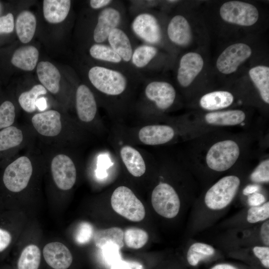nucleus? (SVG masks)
I'll use <instances>...</instances> for the list:
<instances>
[{
    "label": "nucleus",
    "mask_w": 269,
    "mask_h": 269,
    "mask_svg": "<svg viewBox=\"0 0 269 269\" xmlns=\"http://www.w3.org/2000/svg\"><path fill=\"white\" fill-rule=\"evenodd\" d=\"M34 162L27 155L13 158L3 167L2 181L9 191L18 193L28 185L33 171Z\"/></svg>",
    "instance_id": "f257e3e1"
},
{
    "label": "nucleus",
    "mask_w": 269,
    "mask_h": 269,
    "mask_svg": "<svg viewBox=\"0 0 269 269\" xmlns=\"http://www.w3.org/2000/svg\"><path fill=\"white\" fill-rule=\"evenodd\" d=\"M92 85L99 91L109 96H118L126 89L128 81L120 71L101 66H93L88 72Z\"/></svg>",
    "instance_id": "f03ea898"
},
{
    "label": "nucleus",
    "mask_w": 269,
    "mask_h": 269,
    "mask_svg": "<svg viewBox=\"0 0 269 269\" xmlns=\"http://www.w3.org/2000/svg\"><path fill=\"white\" fill-rule=\"evenodd\" d=\"M111 203L116 212L130 221L139 222L145 217L143 205L128 187H117L112 195Z\"/></svg>",
    "instance_id": "7ed1b4c3"
},
{
    "label": "nucleus",
    "mask_w": 269,
    "mask_h": 269,
    "mask_svg": "<svg viewBox=\"0 0 269 269\" xmlns=\"http://www.w3.org/2000/svg\"><path fill=\"white\" fill-rule=\"evenodd\" d=\"M240 185L239 178L235 175L222 177L207 191L204 201L212 210H221L231 203Z\"/></svg>",
    "instance_id": "20e7f679"
},
{
    "label": "nucleus",
    "mask_w": 269,
    "mask_h": 269,
    "mask_svg": "<svg viewBox=\"0 0 269 269\" xmlns=\"http://www.w3.org/2000/svg\"><path fill=\"white\" fill-rule=\"evenodd\" d=\"M240 155V148L234 140L227 139L218 141L209 149L206 162L211 169L221 172L230 168Z\"/></svg>",
    "instance_id": "39448f33"
},
{
    "label": "nucleus",
    "mask_w": 269,
    "mask_h": 269,
    "mask_svg": "<svg viewBox=\"0 0 269 269\" xmlns=\"http://www.w3.org/2000/svg\"><path fill=\"white\" fill-rule=\"evenodd\" d=\"M220 15L225 21L234 24L249 26L258 20L259 13L254 5L241 1L224 3L220 8Z\"/></svg>",
    "instance_id": "423d86ee"
},
{
    "label": "nucleus",
    "mask_w": 269,
    "mask_h": 269,
    "mask_svg": "<svg viewBox=\"0 0 269 269\" xmlns=\"http://www.w3.org/2000/svg\"><path fill=\"white\" fill-rule=\"evenodd\" d=\"M151 201L156 212L164 218H174L179 211V196L173 187L168 183H160L154 188Z\"/></svg>",
    "instance_id": "0eeeda50"
},
{
    "label": "nucleus",
    "mask_w": 269,
    "mask_h": 269,
    "mask_svg": "<svg viewBox=\"0 0 269 269\" xmlns=\"http://www.w3.org/2000/svg\"><path fill=\"white\" fill-rule=\"evenodd\" d=\"M50 170L54 182L62 190L71 189L75 183L77 171L72 158L60 153L54 155L50 161Z\"/></svg>",
    "instance_id": "6e6552de"
},
{
    "label": "nucleus",
    "mask_w": 269,
    "mask_h": 269,
    "mask_svg": "<svg viewBox=\"0 0 269 269\" xmlns=\"http://www.w3.org/2000/svg\"><path fill=\"white\" fill-rule=\"evenodd\" d=\"M31 123L35 131L47 138H58L63 134L64 122L58 111L49 110L34 114Z\"/></svg>",
    "instance_id": "1a4fd4ad"
},
{
    "label": "nucleus",
    "mask_w": 269,
    "mask_h": 269,
    "mask_svg": "<svg viewBox=\"0 0 269 269\" xmlns=\"http://www.w3.org/2000/svg\"><path fill=\"white\" fill-rule=\"evenodd\" d=\"M252 53L248 45L243 43H234L227 47L219 56L216 67L222 74L233 73L250 57Z\"/></svg>",
    "instance_id": "9d476101"
},
{
    "label": "nucleus",
    "mask_w": 269,
    "mask_h": 269,
    "mask_svg": "<svg viewBox=\"0 0 269 269\" xmlns=\"http://www.w3.org/2000/svg\"><path fill=\"white\" fill-rule=\"evenodd\" d=\"M131 28L134 34L146 44L153 45L161 40V31L156 18L152 14L143 12L133 20Z\"/></svg>",
    "instance_id": "9b49d317"
},
{
    "label": "nucleus",
    "mask_w": 269,
    "mask_h": 269,
    "mask_svg": "<svg viewBox=\"0 0 269 269\" xmlns=\"http://www.w3.org/2000/svg\"><path fill=\"white\" fill-rule=\"evenodd\" d=\"M24 138L23 131L15 125L0 131V167L14 157Z\"/></svg>",
    "instance_id": "f8f14e48"
},
{
    "label": "nucleus",
    "mask_w": 269,
    "mask_h": 269,
    "mask_svg": "<svg viewBox=\"0 0 269 269\" xmlns=\"http://www.w3.org/2000/svg\"><path fill=\"white\" fill-rule=\"evenodd\" d=\"M144 94L148 100L162 110L170 108L176 97L174 88L170 83L164 81H154L149 83L145 88Z\"/></svg>",
    "instance_id": "ddd939ff"
},
{
    "label": "nucleus",
    "mask_w": 269,
    "mask_h": 269,
    "mask_svg": "<svg viewBox=\"0 0 269 269\" xmlns=\"http://www.w3.org/2000/svg\"><path fill=\"white\" fill-rule=\"evenodd\" d=\"M204 65L202 56L196 52H188L180 59L177 79L183 87L189 86L201 71Z\"/></svg>",
    "instance_id": "4468645a"
},
{
    "label": "nucleus",
    "mask_w": 269,
    "mask_h": 269,
    "mask_svg": "<svg viewBox=\"0 0 269 269\" xmlns=\"http://www.w3.org/2000/svg\"><path fill=\"white\" fill-rule=\"evenodd\" d=\"M121 14L117 8L108 6L100 12L93 32V39L96 43H103L107 40L111 31L119 27Z\"/></svg>",
    "instance_id": "2eb2a0df"
},
{
    "label": "nucleus",
    "mask_w": 269,
    "mask_h": 269,
    "mask_svg": "<svg viewBox=\"0 0 269 269\" xmlns=\"http://www.w3.org/2000/svg\"><path fill=\"white\" fill-rule=\"evenodd\" d=\"M76 109L79 119L90 123L95 118L97 106L93 93L85 85L79 86L76 92Z\"/></svg>",
    "instance_id": "dca6fc26"
},
{
    "label": "nucleus",
    "mask_w": 269,
    "mask_h": 269,
    "mask_svg": "<svg viewBox=\"0 0 269 269\" xmlns=\"http://www.w3.org/2000/svg\"><path fill=\"white\" fill-rule=\"evenodd\" d=\"M43 255L47 264L54 269H67L73 261L70 250L60 242H51L46 245Z\"/></svg>",
    "instance_id": "f3484780"
},
{
    "label": "nucleus",
    "mask_w": 269,
    "mask_h": 269,
    "mask_svg": "<svg viewBox=\"0 0 269 269\" xmlns=\"http://www.w3.org/2000/svg\"><path fill=\"white\" fill-rule=\"evenodd\" d=\"M175 134L173 128L167 125H154L142 127L138 132V138L143 143L155 145L167 143Z\"/></svg>",
    "instance_id": "a211bd4d"
},
{
    "label": "nucleus",
    "mask_w": 269,
    "mask_h": 269,
    "mask_svg": "<svg viewBox=\"0 0 269 269\" xmlns=\"http://www.w3.org/2000/svg\"><path fill=\"white\" fill-rule=\"evenodd\" d=\"M167 33L170 40L179 46L188 45L192 39L190 25L186 18L181 15H176L171 19Z\"/></svg>",
    "instance_id": "6ab92c4d"
},
{
    "label": "nucleus",
    "mask_w": 269,
    "mask_h": 269,
    "mask_svg": "<svg viewBox=\"0 0 269 269\" xmlns=\"http://www.w3.org/2000/svg\"><path fill=\"white\" fill-rule=\"evenodd\" d=\"M36 72L41 85L50 93L56 94L60 89L61 75L58 69L48 61L38 63Z\"/></svg>",
    "instance_id": "aec40b11"
},
{
    "label": "nucleus",
    "mask_w": 269,
    "mask_h": 269,
    "mask_svg": "<svg viewBox=\"0 0 269 269\" xmlns=\"http://www.w3.org/2000/svg\"><path fill=\"white\" fill-rule=\"evenodd\" d=\"M107 41L109 45L121 57L122 61H131L133 52L130 39L127 33L119 27L113 29Z\"/></svg>",
    "instance_id": "412c9836"
},
{
    "label": "nucleus",
    "mask_w": 269,
    "mask_h": 269,
    "mask_svg": "<svg viewBox=\"0 0 269 269\" xmlns=\"http://www.w3.org/2000/svg\"><path fill=\"white\" fill-rule=\"evenodd\" d=\"M38 56L37 49L33 46L27 45L15 50L10 62L16 68L24 71H32L36 66Z\"/></svg>",
    "instance_id": "4be33fe9"
},
{
    "label": "nucleus",
    "mask_w": 269,
    "mask_h": 269,
    "mask_svg": "<svg viewBox=\"0 0 269 269\" xmlns=\"http://www.w3.org/2000/svg\"><path fill=\"white\" fill-rule=\"evenodd\" d=\"M120 155L126 167L132 175L140 177L145 173V162L137 149L130 145H124L120 149Z\"/></svg>",
    "instance_id": "5701e85b"
},
{
    "label": "nucleus",
    "mask_w": 269,
    "mask_h": 269,
    "mask_svg": "<svg viewBox=\"0 0 269 269\" xmlns=\"http://www.w3.org/2000/svg\"><path fill=\"white\" fill-rule=\"evenodd\" d=\"M70 7L69 0H44L43 2L44 17L49 23H60L67 16Z\"/></svg>",
    "instance_id": "b1692460"
},
{
    "label": "nucleus",
    "mask_w": 269,
    "mask_h": 269,
    "mask_svg": "<svg viewBox=\"0 0 269 269\" xmlns=\"http://www.w3.org/2000/svg\"><path fill=\"white\" fill-rule=\"evenodd\" d=\"M36 19L30 11L24 10L17 16L15 21V31L19 40L26 43L32 39L36 30Z\"/></svg>",
    "instance_id": "393cba45"
},
{
    "label": "nucleus",
    "mask_w": 269,
    "mask_h": 269,
    "mask_svg": "<svg viewBox=\"0 0 269 269\" xmlns=\"http://www.w3.org/2000/svg\"><path fill=\"white\" fill-rule=\"evenodd\" d=\"M245 118V113L239 110L213 112L205 116L207 123L216 126L238 125L243 123Z\"/></svg>",
    "instance_id": "a878e982"
},
{
    "label": "nucleus",
    "mask_w": 269,
    "mask_h": 269,
    "mask_svg": "<svg viewBox=\"0 0 269 269\" xmlns=\"http://www.w3.org/2000/svg\"><path fill=\"white\" fill-rule=\"evenodd\" d=\"M234 100V96L230 92L216 91L203 95L199 101V104L205 110L216 111L228 107Z\"/></svg>",
    "instance_id": "bb28decb"
},
{
    "label": "nucleus",
    "mask_w": 269,
    "mask_h": 269,
    "mask_svg": "<svg viewBox=\"0 0 269 269\" xmlns=\"http://www.w3.org/2000/svg\"><path fill=\"white\" fill-rule=\"evenodd\" d=\"M251 79L258 90L262 100L269 103V67L260 65L252 68L249 72Z\"/></svg>",
    "instance_id": "cd10ccee"
},
{
    "label": "nucleus",
    "mask_w": 269,
    "mask_h": 269,
    "mask_svg": "<svg viewBox=\"0 0 269 269\" xmlns=\"http://www.w3.org/2000/svg\"><path fill=\"white\" fill-rule=\"evenodd\" d=\"M96 246L102 248L109 243L117 245L120 249L124 246V232L119 227H112L99 230L94 235Z\"/></svg>",
    "instance_id": "c85d7f7f"
},
{
    "label": "nucleus",
    "mask_w": 269,
    "mask_h": 269,
    "mask_svg": "<svg viewBox=\"0 0 269 269\" xmlns=\"http://www.w3.org/2000/svg\"><path fill=\"white\" fill-rule=\"evenodd\" d=\"M47 93V90L41 84L34 85L30 90L21 93L18 98L20 107L26 112L31 113L36 110L39 97Z\"/></svg>",
    "instance_id": "c756f323"
},
{
    "label": "nucleus",
    "mask_w": 269,
    "mask_h": 269,
    "mask_svg": "<svg viewBox=\"0 0 269 269\" xmlns=\"http://www.w3.org/2000/svg\"><path fill=\"white\" fill-rule=\"evenodd\" d=\"M157 53V49L152 45L144 44L133 50L131 61L137 68L146 67Z\"/></svg>",
    "instance_id": "7c9ffc66"
},
{
    "label": "nucleus",
    "mask_w": 269,
    "mask_h": 269,
    "mask_svg": "<svg viewBox=\"0 0 269 269\" xmlns=\"http://www.w3.org/2000/svg\"><path fill=\"white\" fill-rule=\"evenodd\" d=\"M41 259V252L35 245L26 246L21 252L17 263L18 269H38Z\"/></svg>",
    "instance_id": "2f4dec72"
},
{
    "label": "nucleus",
    "mask_w": 269,
    "mask_h": 269,
    "mask_svg": "<svg viewBox=\"0 0 269 269\" xmlns=\"http://www.w3.org/2000/svg\"><path fill=\"white\" fill-rule=\"evenodd\" d=\"M215 252L214 248L208 244L195 243L190 246L187 251V260L190 266L195 267L202 260L213 255Z\"/></svg>",
    "instance_id": "473e14b6"
},
{
    "label": "nucleus",
    "mask_w": 269,
    "mask_h": 269,
    "mask_svg": "<svg viewBox=\"0 0 269 269\" xmlns=\"http://www.w3.org/2000/svg\"><path fill=\"white\" fill-rule=\"evenodd\" d=\"M89 53L93 58L114 64L122 61L121 57L109 45L103 43H95L91 46Z\"/></svg>",
    "instance_id": "72a5a7b5"
},
{
    "label": "nucleus",
    "mask_w": 269,
    "mask_h": 269,
    "mask_svg": "<svg viewBox=\"0 0 269 269\" xmlns=\"http://www.w3.org/2000/svg\"><path fill=\"white\" fill-rule=\"evenodd\" d=\"M148 239L146 232L140 228L132 227L124 233V240L129 248L138 249L145 245Z\"/></svg>",
    "instance_id": "f704fd0d"
},
{
    "label": "nucleus",
    "mask_w": 269,
    "mask_h": 269,
    "mask_svg": "<svg viewBox=\"0 0 269 269\" xmlns=\"http://www.w3.org/2000/svg\"><path fill=\"white\" fill-rule=\"evenodd\" d=\"M16 110L14 103L9 99L0 101V131L14 125Z\"/></svg>",
    "instance_id": "c9c22d12"
},
{
    "label": "nucleus",
    "mask_w": 269,
    "mask_h": 269,
    "mask_svg": "<svg viewBox=\"0 0 269 269\" xmlns=\"http://www.w3.org/2000/svg\"><path fill=\"white\" fill-rule=\"evenodd\" d=\"M269 218V202L259 206L251 207L248 211L247 220L250 223H256Z\"/></svg>",
    "instance_id": "e433bc0d"
},
{
    "label": "nucleus",
    "mask_w": 269,
    "mask_h": 269,
    "mask_svg": "<svg viewBox=\"0 0 269 269\" xmlns=\"http://www.w3.org/2000/svg\"><path fill=\"white\" fill-rule=\"evenodd\" d=\"M251 180L257 183L269 182V159L262 161L253 171L250 176Z\"/></svg>",
    "instance_id": "4c0bfd02"
},
{
    "label": "nucleus",
    "mask_w": 269,
    "mask_h": 269,
    "mask_svg": "<svg viewBox=\"0 0 269 269\" xmlns=\"http://www.w3.org/2000/svg\"><path fill=\"white\" fill-rule=\"evenodd\" d=\"M101 249L103 255L108 264L112 265L117 261L121 260L120 248L117 245L109 243L104 246Z\"/></svg>",
    "instance_id": "58836bf2"
},
{
    "label": "nucleus",
    "mask_w": 269,
    "mask_h": 269,
    "mask_svg": "<svg viewBox=\"0 0 269 269\" xmlns=\"http://www.w3.org/2000/svg\"><path fill=\"white\" fill-rule=\"evenodd\" d=\"M93 227L88 222H82L78 228L75 236V240L79 244H83L88 242L92 236Z\"/></svg>",
    "instance_id": "ea45409f"
},
{
    "label": "nucleus",
    "mask_w": 269,
    "mask_h": 269,
    "mask_svg": "<svg viewBox=\"0 0 269 269\" xmlns=\"http://www.w3.org/2000/svg\"><path fill=\"white\" fill-rule=\"evenodd\" d=\"M14 27V17L12 13L0 16V36L10 34L13 31Z\"/></svg>",
    "instance_id": "a19ab883"
},
{
    "label": "nucleus",
    "mask_w": 269,
    "mask_h": 269,
    "mask_svg": "<svg viewBox=\"0 0 269 269\" xmlns=\"http://www.w3.org/2000/svg\"><path fill=\"white\" fill-rule=\"evenodd\" d=\"M255 256L267 269H269V247L256 246L253 249Z\"/></svg>",
    "instance_id": "79ce46f5"
},
{
    "label": "nucleus",
    "mask_w": 269,
    "mask_h": 269,
    "mask_svg": "<svg viewBox=\"0 0 269 269\" xmlns=\"http://www.w3.org/2000/svg\"><path fill=\"white\" fill-rule=\"evenodd\" d=\"M111 269H143L139 262L120 260L111 265Z\"/></svg>",
    "instance_id": "37998d69"
},
{
    "label": "nucleus",
    "mask_w": 269,
    "mask_h": 269,
    "mask_svg": "<svg viewBox=\"0 0 269 269\" xmlns=\"http://www.w3.org/2000/svg\"><path fill=\"white\" fill-rule=\"evenodd\" d=\"M265 196L259 192H256L248 195V204L251 207L259 206L265 203Z\"/></svg>",
    "instance_id": "c03bdc74"
},
{
    "label": "nucleus",
    "mask_w": 269,
    "mask_h": 269,
    "mask_svg": "<svg viewBox=\"0 0 269 269\" xmlns=\"http://www.w3.org/2000/svg\"><path fill=\"white\" fill-rule=\"evenodd\" d=\"M11 236L6 230L0 228V252L4 250L10 244Z\"/></svg>",
    "instance_id": "a18cd8bd"
},
{
    "label": "nucleus",
    "mask_w": 269,
    "mask_h": 269,
    "mask_svg": "<svg viewBox=\"0 0 269 269\" xmlns=\"http://www.w3.org/2000/svg\"><path fill=\"white\" fill-rule=\"evenodd\" d=\"M260 237L263 243L267 247L269 246V221L263 223L260 229Z\"/></svg>",
    "instance_id": "49530a36"
},
{
    "label": "nucleus",
    "mask_w": 269,
    "mask_h": 269,
    "mask_svg": "<svg viewBox=\"0 0 269 269\" xmlns=\"http://www.w3.org/2000/svg\"><path fill=\"white\" fill-rule=\"evenodd\" d=\"M113 1L111 0H91L90 6L95 9L105 8L108 7Z\"/></svg>",
    "instance_id": "de8ad7c7"
},
{
    "label": "nucleus",
    "mask_w": 269,
    "mask_h": 269,
    "mask_svg": "<svg viewBox=\"0 0 269 269\" xmlns=\"http://www.w3.org/2000/svg\"><path fill=\"white\" fill-rule=\"evenodd\" d=\"M260 189V186L256 184L249 185L243 189V193L245 195H249L253 193L258 192Z\"/></svg>",
    "instance_id": "09e8293b"
},
{
    "label": "nucleus",
    "mask_w": 269,
    "mask_h": 269,
    "mask_svg": "<svg viewBox=\"0 0 269 269\" xmlns=\"http://www.w3.org/2000/svg\"><path fill=\"white\" fill-rule=\"evenodd\" d=\"M46 101L44 97H40L37 100L36 102V107L38 110L44 111V110L46 109Z\"/></svg>",
    "instance_id": "8fccbe9b"
},
{
    "label": "nucleus",
    "mask_w": 269,
    "mask_h": 269,
    "mask_svg": "<svg viewBox=\"0 0 269 269\" xmlns=\"http://www.w3.org/2000/svg\"><path fill=\"white\" fill-rule=\"evenodd\" d=\"M211 269H238L234 266L228 264H220L213 266Z\"/></svg>",
    "instance_id": "3c124183"
},
{
    "label": "nucleus",
    "mask_w": 269,
    "mask_h": 269,
    "mask_svg": "<svg viewBox=\"0 0 269 269\" xmlns=\"http://www.w3.org/2000/svg\"><path fill=\"white\" fill-rule=\"evenodd\" d=\"M178 1L177 0H167V2L174 3Z\"/></svg>",
    "instance_id": "603ef678"
},
{
    "label": "nucleus",
    "mask_w": 269,
    "mask_h": 269,
    "mask_svg": "<svg viewBox=\"0 0 269 269\" xmlns=\"http://www.w3.org/2000/svg\"><path fill=\"white\" fill-rule=\"evenodd\" d=\"M1 11H2V5H1V4L0 2V14L1 13Z\"/></svg>",
    "instance_id": "864d4df0"
}]
</instances>
